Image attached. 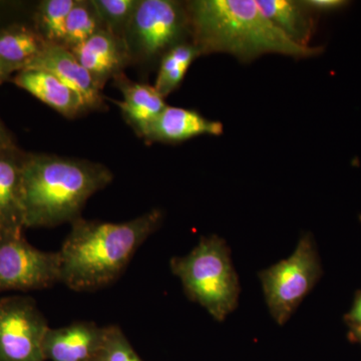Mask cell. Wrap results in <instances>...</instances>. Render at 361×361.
Masks as SVG:
<instances>
[{
	"label": "cell",
	"mask_w": 361,
	"mask_h": 361,
	"mask_svg": "<svg viewBox=\"0 0 361 361\" xmlns=\"http://www.w3.org/2000/svg\"><path fill=\"white\" fill-rule=\"evenodd\" d=\"M300 2L313 14L332 13L343 8L348 4V2L344 0H303Z\"/></svg>",
	"instance_id": "obj_23"
},
{
	"label": "cell",
	"mask_w": 361,
	"mask_h": 361,
	"mask_svg": "<svg viewBox=\"0 0 361 361\" xmlns=\"http://www.w3.org/2000/svg\"><path fill=\"white\" fill-rule=\"evenodd\" d=\"M90 361H108L106 360V357H104L103 350H102L101 353H99V355L94 356V358H92Z\"/></svg>",
	"instance_id": "obj_28"
},
{
	"label": "cell",
	"mask_w": 361,
	"mask_h": 361,
	"mask_svg": "<svg viewBox=\"0 0 361 361\" xmlns=\"http://www.w3.org/2000/svg\"><path fill=\"white\" fill-rule=\"evenodd\" d=\"M103 353L108 361H142L123 330L116 325L106 326Z\"/></svg>",
	"instance_id": "obj_22"
},
{
	"label": "cell",
	"mask_w": 361,
	"mask_h": 361,
	"mask_svg": "<svg viewBox=\"0 0 361 361\" xmlns=\"http://www.w3.org/2000/svg\"><path fill=\"white\" fill-rule=\"evenodd\" d=\"M186 6L191 42L202 56L222 52L251 63L266 54L295 59L322 54V47H300L289 39L256 0H194Z\"/></svg>",
	"instance_id": "obj_2"
},
{
	"label": "cell",
	"mask_w": 361,
	"mask_h": 361,
	"mask_svg": "<svg viewBox=\"0 0 361 361\" xmlns=\"http://www.w3.org/2000/svg\"><path fill=\"white\" fill-rule=\"evenodd\" d=\"M103 30V23L92 0H75L66 20L61 47L71 51Z\"/></svg>",
	"instance_id": "obj_19"
},
{
	"label": "cell",
	"mask_w": 361,
	"mask_h": 361,
	"mask_svg": "<svg viewBox=\"0 0 361 361\" xmlns=\"http://www.w3.org/2000/svg\"><path fill=\"white\" fill-rule=\"evenodd\" d=\"M202 56L193 42H182L172 47L161 59L155 89L165 99L182 84L195 59Z\"/></svg>",
	"instance_id": "obj_18"
},
{
	"label": "cell",
	"mask_w": 361,
	"mask_h": 361,
	"mask_svg": "<svg viewBox=\"0 0 361 361\" xmlns=\"http://www.w3.org/2000/svg\"><path fill=\"white\" fill-rule=\"evenodd\" d=\"M170 266L188 298L203 306L214 319L223 322L236 310L241 288L224 239L202 237L188 255L172 258Z\"/></svg>",
	"instance_id": "obj_4"
},
{
	"label": "cell",
	"mask_w": 361,
	"mask_h": 361,
	"mask_svg": "<svg viewBox=\"0 0 361 361\" xmlns=\"http://www.w3.org/2000/svg\"><path fill=\"white\" fill-rule=\"evenodd\" d=\"M223 132V123L218 121L209 120L195 110L167 106L142 139L151 142L177 144L199 135H220Z\"/></svg>",
	"instance_id": "obj_13"
},
{
	"label": "cell",
	"mask_w": 361,
	"mask_h": 361,
	"mask_svg": "<svg viewBox=\"0 0 361 361\" xmlns=\"http://www.w3.org/2000/svg\"><path fill=\"white\" fill-rule=\"evenodd\" d=\"M94 161L49 154H25L21 170L25 227L51 228L82 217L85 203L113 182Z\"/></svg>",
	"instance_id": "obj_3"
},
{
	"label": "cell",
	"mask_w": 361,
	"mask_h": 361,
	"mask_svg": "<svg viewBox=\"0 0 361 361\" xmlns=\"http://www.w3.org/2000/svg\"><path fill=\"white\" fill-rule=\"evenodd\" d=\"M47 45L30 26L13 25L0 30V61L16 73L25 70Z\"/></svg>",
	"instance_id": "obj_17"
},
{
	"label": "cell",
	"mask_w": 361,
	"mask_h": 361,
	"mask_svg": "<svg viewBox=\"0 0 361 361\" xmlns=\"http://www.w3.org/2000/svg\"><path fill=\"white\" fill-rule=\"evenodd\" d=\"M106 327L90 322L47 329L42 343L45 360L90 361L102 353Z\"/></svg>",
	"instance_id": "obj_10"
},
{
	"label": "cell",
	"mask_w": 361,
	"mask_h": 361,
	"mask_svg": "<svg viewBox=\"0 0 361 361\" xmlns=\"http://www.w3.org/2000/svg\"><path fill=\"white\" fill-rule=\"evenodd\" d=\"M322 274L314 241L310 234L302 235L290 257L259 273L266 303L278 324L288 322Z\"/></svg>",
	"instance_id": "obj_6"
},
{
	"label": "cell",
	"mask_w": 361,
	"mask_h": 361,
	"mask_svg": "<svg viewBox=\"0 0 361 361\" xmlns=\"http://www.w3.org/2000/svg\"><path fill=\"white\" fill-rule=\"evenodd\" d=\"M14 73H16V71L13 68L0 61V85L4 84L13 77Z\"/></svg>",
	"instance_id": "obj_26"
},
{
	"label": "cell",
	"mask_w": 361,
	"mask_h": 361,
	"mask_svg": "<svg viewBox=\"0 0 361 361\" xmlns=\"http://www.w3.org/2000/svg\"><path fill=\"white\" fill-rule=\"evenodd\" d=\"M351 334L355 337V341L361 342V326L351 329Z\"/></svg>",
	"instance_id": "obj_27"
},
{
	"label": "cell",
	"mask_w": 361,
	"mask_h": 361,
	"mask_svg": "<svg viewBox=\"0 0 361 361\" xmlns=\"http://www.w3.org/2000/svg\"><path fill=\"white\" fill-rule=\"evenodd\" d=\"M71 51L101 90L132 63L125 40L106 30H99Z\"/></svg>",
	"instance_id": "obj_11"
},
{
	"label": "cell",
	"mask_w": 361,
	"mask_h": 361,
	"mask_svg": "<svg viewBox=\"0 0 361 361\" xmlns=\"http://www.w3.org/2000/svg\"><path fill=\"white\" fill-rule=\"evenodd\" d=\"M114 82L123 97V101H114V103L121 109L123 118L137 135L142 137L168 106L165 99L154 85L133 82L123 73L114 78Z\"/></svg>",
	"instance_id": "obj_15"
},
{
	"label": "cell",
	"mask_w": 361,
	"mask_h": 361,
	"mask_svg": "<svg viewBox=\"0 0 361 361\" xmlns=\"http://www.w3.org/2000/svg\"><path fill=\"white\" fill-rule=\"evenodd\" d=\"M25 70H42L51 73L77 92L84 104L85 111L106 108L102 90L97 87L89 71L80 65L71 51L61 45H47Z\"/></svg>",
	"instance_id": "obj_9"
},
{
	"label": "cell",
	"mask_w": 361,
	"mask_h": 361,
	"mask_svg": "<svg viewBox=\"0 0 361 361\" xmlns=\"http://www.w3.org/2000/svg\"><path fill=\"white\" fill-rule=\"evenodd\" d=\"M47 318L30 296L0 299V361H45Z\"/></svg>",
	"instance_id": "obj_7"
},
{
	"label": "cell",
	"mask_w": 361,
	"mask_h": 361,
	"mask_svg": "<svg viewBox=\"0 0 361 361\" xmlns=\"http://www.w3.org/2000/svg\"><path fill=\"white\" fill-rule=\"evenodd\" d=\"M346 322H348L350 329L361 326V293L356 296L355 304H353L350 312L346 315Z\"/></svg>",
	"instance_id": "obj_24"
},
{
	"label": "cell",
	"mask_w": 361,
	"mask_h": 361,
	"mask_svg": "<svg viewBox=\"0 0 361 361\" xmlns=\"http://www.w3.org/2000/svg\"><path fill=\"white\" fill-rule=\"evenodd\" d=\"M25 153L20 149L0 152V238L23 236L21 170Z\"/></svg>",
	"instance_id": "obj_12"
},
{
	"label": "cell",
	"mask_w": 361,
	"mask_h": 361,
	"mask_svg": "<svg viewBox=\"0 0 361 361\" xmlns=\"http://www.w3.org/2000/svg\"><path fill=\"white\" fill-rule=\"evenodd\" d=\"M259 8L278 30L300 47H311L316 30L313 13L293 0H256Z\"/></svg>",
	"instance_id": "obj_16"
},
{
	"label": "cell",
	"mask_w": 361,
	"mask_h": 361,
	"mask_svg": "<svg viewBox=\"0 0 361 361\" xmlns=\"http://www.w3.org/2000/svg\"><path fill=\"white\" fill-rule=\"evenodd\" d=\"M58 282L59 252L39 250L23 236L0 238V293L40 290Z\"/></svg>",
	"instance_id": "obj_8"
},
{
	"label": "cell",
	"mask_w": 361,
	"mask_h": 361,
	"mask_svg": "<svg viewBox=\"0 0 361 361\" xmlns=\"http://www.w3.org/2000/svg\"><path fill=\"white\" fill-rule=\"evenodd\" d=\"M163 212L153 209L123 223L87 220L71 223L59 250L61 282L77 292L94 291L115 282L135 252L160 228Z\"/></svg>",
	"instance_id": "obj_1"
},
{
	"label": "cell",
	"mask_w": 361,
	"mask_h": 361,
	"mask_svg": "<svg viewBox=\"0 0 361 361\" xmlns=\"http://www.w3.org/2000/svg\"><path fill=\"white\" fill-rule=\"evenodd\" d=\"M123 40L132 63H152L191 40L186 2L139 0Z\"/></svg>",
	"instance_id": "obj_5"
},
{
	"label": "cell",
	"mask_w": 361,
	"mask_h": 361,
	"mask_svg": "<svg viewBox=\"0 0 361 361\" xmlns=\"http://www.w3.org/2000/svg\"><path fill=\"white\" fill-rule=\"evenodd\" d=\"M75 0H44L35 14V30L47 44L61 45L68 13Z\"/></svg>",
	"instance_id": "obj_20"
},
{
	"label": "cell",
	"mask_w": 361,
	"mask_h": 361,
	"mask_svg": "<svg viewBox=\"0 0 361 361\" xmlns=\"http://www.w3.org/2000/svg\"><path fill=\"white\" fill-rule=\"evenodd\" d=\"M104 30L123 39L139 0H92Z\"/></svg>",
	"instance_id": "obj_21"
},
{
	"label": "cell",
	"mask_w": 361,
	"mask_h": 361,
	"mask_svg": "<svg viewBox=\"0 0 361 361\" xmlns=\"http://www.w3.org/2000/svg\"><path fill=\"white\" fill-rule=\"evenodd\" d=\"M18 149L13 135L6 129L4 123L0 121V152L9 151V149Z\"/></svg>",
	"instance_id": "obj_25"
},
{
	"label": "cell",
	"mask_w": 361,
	"mask_h": 361,
	"mask_svg": "<svg viewBox=\"0 0 361 361\" xmlns=\"http://www.w3.org/2000/svg\"><path fill=\"white\" fill-rule=\"evenodd\" d=\"M11 80L16 87L26 90L65 118H75L85 111L77 92L51 73L23 70L16 73Z\"/></svg>",
	"instance_id": "obj_14"
}]
</instances>
